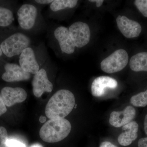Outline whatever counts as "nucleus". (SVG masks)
I'll return each instance as SVG.
<instances>
[{
  "label": "nucleus",
  "mask_w": 147,
  "mask_h": 147,
  "mask_svg": "<svg viewBox=\"0 0 147 147\" xmlns=\"http://www.w3.org/2000/svg\"><path fill=\"white\" fill-rule=\"evenodd\" d=\"M76 48H81L90 42L91 33L89 26L82 21H76L68 28Z\"/></svg>",
  "instance_id": "1a4fd4ad"
},
{
  "label": "nucleus",
  "mask_w": 147,
  "mask_h": 147,
  "mask_svg": "<svg viewBox=\"0 0 147 147\" xmlns=\"http://www.w3.org/2000/svg\"><path fill=\"white\" fill-rule=\"evenodd\" d=\"M3 55V54L2 51L1 47H0V58L2 57Z\"/></svg>",
  "instance_id": "7c9ffc66"
},
{
  "label": "nucleus",
  "mask_w": 147,
  "mask_h": 147,
  "mask_svg": "<svg viewBox=\"0 0 147 147\" xmlns=\"http://www.w3.org/2000/svg\"><path fill=\"white\" fill-rule=\"evenodd\" d=\"M144 129L146 135L147 136V114L145 116L144 122Z\"/></svg>",
  "instance_id": "cd10ccee"
},
{
  "label": "nucleus",
  "mask_w": 147,
  "mask_h": 147,
  "mask_svg": "<svg viewBox=\"0 0 147 147\" xmlns=\"http://www.w3.org/2000/svg\"><path fill=\"white\" fill-rule=\"evenodd\" d=\"M89 1L91 2H95L96 3V6L97 7H100L102 5V3H103V1H101V0H94V1Z\"/></svg>",
  "instance_id": "bb28decb"
},
{
  "label": "nucleus",
  "mask_w": 147,
  "mask_h": 147,
  "mask_svg": "<svg viewBox=\"0 0 147 147\" xmlns=\"http://www.w3.org/2000/svg\"><path fill=\"white\" fill-rule=\"evenodd\" d=\"M14 20L13 11L10 8L0 5V27L10 26Z\"/></svg>",
  "instance_id": "a211bd4d"
},
{
  "label": "nucleus",
  "mask_w": 147,
  "mask_h": 147,
  "mask_svg": "<svg viewBox=\"0 0 147 147\" xmlns=\"http://www.w3.org/2000/svg\"><path fill=\"white\" fill-rule=\"evenodd\" d=\"M78 3L77 0H54L48 5L45 13L46 17L55 20L62 19L63 13L75 8Z\"/></svg>",
  "instance_id": "9d476101"
},
{
  "label": "nucleus",
  "mask_w": 147,
  "mask_h": 147,
  "mask_svg": "<svg viewBox=\"0 0 147 147\" xmlns=\"http://www.w3.org/2000/svg\"><path fill=\"white\" fill-rule=\"evenodd\" d=\"M30 147H43L42 146H41V145L39 144H33Z\"/></svg>",
  "instance_id": "c756f323"
},
{
  "label": "nucleus",
  "mask_w": 147,
  "mask_h": 147,
  "mask_svg": "<svg viewBox=\"0 0 147 147\" xmlns=\"http://www.w3.org/2000/svg\"><path fill=\"white\" fill-rule=\"evenodd\" d=\"M118 82L115 79L108 76H100L94 80L91 86L92 94L95 97H100L105 94L107 89L116 88Z\"/></svg>",
  "instance_id": "2eb2a0df"
},
{
  "label": "nucleus",
  "mask_w": 147,
  "mask_h": 147,
  "mask_svg": "<svg viewBox=\"0 0 147 147\" xmlns=\"http://www.w3.org/2000/svg\"><path fill=\"white\" fill-rule=\"evenodd\" d=\"M116 22L119 30L127 38L137 37L142 32V26L139 23L129 19L125 16L119 15Z\"/></svg>",
  "instance_id": "ddd939ff"
},
{
  "label": "nucleus",
  "mask_w": 147,
  "mask_h": 147,
  "mask_svg": "<svg viewBox=\"0 0 147 147\" xmlns=\"http://www.w3.org/2000/svg\"><path fill=\"white\" fill-rule=\"evenodd\" d=\"M130 102L135 107H146L147 105V90L132 96L130 98Z\"/></svg>",
  "instance_id": "6ab92c4d"
},
{
  "label": "nucleus",
  "mask_w": 147,
  "mask_h": 147,
  "mask_svg": "<svg viewBox=\"0 0 147 147\" xmlns=\"http://www.w3.org/2000/svg\"><path fill=\"white\" fill-rule=\"evenodd\" d=\"M42 8L30 1L19 6L16 11L18 28L31 36L46 31L49 22L41 13Z\"/></svg>",
  "instance_id": "f257e3e1"
},
{
  "label": "nucleus",
  "mask_w": 147,
  "mask_h": 147,
  "mask_svg": "<svg viewBox=\"0 0 147 147\" xmlns=\"http://www.w3.org/2000/svg\"><path fill=\"white\" fill-rule=\"evenodd\" d=\"M39 121L41 123H45L46 121V118L44 116H41L39 118Z\"/></svg>",
  "instance_id": "c85d7f7f"
},
{
  "label": "nucleus",
  "mask_w": 147,
  "mask_h": 147,
  "mask_svg": "<svg viewBox=\"0 0 147 147\" xmlns=\"http://www.w3.org/2000/svg\"><path fill=\"white\" fill-rule=\"evenodd\" d=\"M129 67L133 71H147V52H142L131 57Z\"/></svg>",
  "instance_id": "f3484780"
},
{
  "label": "nucleus",
  "mask_w": 147,
  "mask_h": 147,
  "mask_svg": "<svg viewBox=\"0 0 147 147\" xmlns=\"http://www.w3.org/2000/svg\"><path fill=\"white\" fill-rule=\"evenodd\" d=\"M50 57L45 42L32 44L24 49L18 57V64L24 71L35 74Z\"/></svg>",
  "instance_id": "7ed1b4c3"
},
{
  "label": "nucleus",
  "mask_w": 147,
  "mask_h": 147,
  "mask_svg": "<svg viewBox=\"0 0 147 147\" xmlns=\"http://www.w3.org/2000/svg\"><path fill=\"white\" fill-rule=\"evenodd\" d=\"M8 139L6 129L4 127L0 126V147H6V142Z\"/></svg>",
  "instance_id": "412c9836"
},
{
  "label": "nucleus",
  "mask_w": 147,
  "mask_h": 147,
  "mask_svg": "<svg viewBox=\"0 0 147 147\" xmlns=\"http://www.w3.org/2000/svg\"><path fill=\"white\" fill-rule=\"evenodd\" d=\"M48 45L57 57L71 55L76 47L68 28L54 23H48L47 31Z\"/></svg>",
  "instance_id": "f03ea898"
},
{
  "label": "nucleus",
  "mask_w": 147,
  "mask_h": 147,
  "mask_svg": "<svg viewBox=\"0 0 147 147\" xmlns=\"http://www.w3.org/2000/svg\"><path fill=\"white\" fill-rule=\"evenodd\" d=\"M3 100L7 107L24 102L27 97V92L21 87H5L1 92Z\"/></svg>",
  "instance_id": "f8f14e48"
},
{
  "label": "nucleus",
  "mask_w": 147,
  "mask_h": 147,
  "mask_svg": "<svg viewBox=\"0 0 147 147\" xmlns=\"http://www.w3.org/2000/svg\"><path fill=\"white\" fill-rule=\"evenodd\" d=\"M99 147H118L110 142H105L100 144Z\"/></svg>",
  "instance_id": "a878e982"
},
{
  "label": "nucleus",
  "mask_w": 147,
  "mask_h": 147,
  "mask_svg": "<svg viewBox=\"0 0 147 147\" xmlns=\"http://www.w3.org/2000/svg\"><path fill=\"white\" fill-rule=\"evenodd\" d=\"M134 3L143 16L147 17V0H136Z\"/></svg>",
  "instance_id": "aec40b11"
},
{
  "label": "nucleus",
  "mask_w": 147,
  "mask_h": 147,
  "mask_svg": "<svg viewBox=\"0 0 147 147\" xmlns=\"http://www.w3.org/2000/svg\"><path fill=\"white\" fill-rule=\"evenodd\" d=\"M31 2L43 8L46 5H49L54 0H30Z\"/></svg>",
  "instance_id": "5701e85b"
},
{
  "label": "nucleus",
  "mask_w": 147,
  "mask_h": 147,
  "mask_svg": "<svg viewBox=\"0 0 147 147\" xmlns=\"http://www.w3.org/2000/svg\"><path fill=\"white\" fill-rule=\"evenodd\" d=\"M3 68L5 71L1 78L6 82L12 83L26 81L31 78L32 74L24 71L18 64L5 63Z\"/></svg>",
  "instance_id": "9b49d317"
},
{
  "label": "nucleus",
  "mask_w": 147,
  "mask_h": 147,
  "mask_svg": "<svg viewBox=\"0 0 147 147\" xmlns=\"http://www.w3.org/2000/svg\"><path fill=\"white\" fill-rule=\"evenodd\" d=\"M139 125L137 122L132 121L122 127L123 132L119 135L118 142L121 146H126L131 144L138 137Z\"/></svg>",
  "instance_id": "dca6fc26"
},
{
  "label": "nucleus",
  "mask_w": 147,
  "mask_h": 147,
  "mask_svg": "<svg viewBox=\"0 0 147 147\" xmlns=\"http://www.w3.org/2000/svg\"><path fill=\"white\" fill-rule=\"evenodd\" d=\"M3 38L0 47L3 55L8 58H18L24 49L33 44L31 36L18 28Z\"/></svg>",
  "instance_id": "39448f33"
},
{
  "label": "nucleus",
  "mask_w": 147,
  "mask_h": 147,
  "mask_svg": "<svg viewBox=\"0 0 147 147\" xmlns=\"http://www.w3.org/2000/svg\"><path fill=\"white\" fill-rule=\"evenodd\" d=\"M71 129V123L66 119H51L45 123L40 128V137L44 142L56 143L67 137Z\"/></svg>",
  "instance_id": "423d86ee"
},
{
  "label": "nucleus",
  "mask_w": 147,
  "mask_h": 147,
  "mask_svg": "<svg viewBox=\"0 0 147 147\" xmlns=\"http://www.w3.org/2000/svg\"><path fill=\"white\" fill-rule=\"evenodd\" d=\"M138 146V147H147V137L139 139Z\"/></svg>",
  "instance_id": "393cba45"
},
{
  "label": "nucleus",
  "mask_w": 147,
  "mask_h": 147,
  "mask_svg": "<svg viewBox=\"0 0 147 147\" xmlns=\"http://www.w3.org/2000/svg\"><path fill=\"white\" fill-rule=\"evenodd\" d=\"M6 147H26L24 143L14 139H8L6 142Z\"/></svg>",
  "instance_id": "4be33fe9"
},
{
  "label": "nucleus",
  "mask_w": 147,
  "mask_h": 147,
  "mask_svg": "<svg viewBox=\"0 0 147 147\" xmlns=\"http://www.w3.org/2000/svg\"><path fill=\"white\" fill-rule=\"evenodd\" d=\"M135 109L131 106H128L121 111H113L110 114L109 123L112 126L119 127L124 126L135 117Z\"/></svg>",
  "instance_id": "4468645a"
},
{
  "label": "nucleus",
  "mask_w": 147,
  "mask_h": 147,
  "mask_svg": "<svg viewBox=\"0 0 147 147\" xmlns=\"http://www.w3.org/2000/svg\"><path fill=\"white\" fill-rule=\"evenodd\" d=\"M75 105V96L71 91L59 90L49 99L45 107V114L50 119L64 118L71 113Z\"/></svg>",
  "instance_id": "20e7f679"
},
{
  "label": "nucleus",
  "mask_w": 147,
  "mask_h": 147,
  "mask_svg": "<svg viewBox=\"0 0 147 147\" xmlns=\"http://www.w3.org/2000/svg\"><path fill=\"white\" fill-rule=\"evenodd\" d=\"M128 58V54L125 50H116L102 61L100 63L101 69L108 74L120 71L127 65Z\"/></svg>",
  "instance_id": "6e6552de"
},
{
  "label": "nucleus",
  "mask_w": 147,
  "mask_h": 147,
  "mask_svg": "<svg viewBox=\"0 0 147 147\" xmlns=\"http://www.w3.org/2000/svg\"><path fill=\"white\" fill-rule=\"evenodd\" d=\"M56 64L50 57L41 68L34 74L32 81L33 92L36 97H41L44 93L53 91L54 85L50 80L49 74Z\"/></svg>",
  "instance_id": "0eeeda50"
},
{
  "label": "nucleus",
  "mask_w": 147,
  "mask_h": 147,
  "mask_svg": "<svg viewBox=\"0 0 147 147\" xmlns=\"http://www.w3.org/2000/svg\"><path fill=\"white\" fill-rule=\"evenodd\" d=\"M6 106L3 100L1 95L0 93V116L3 115L7 112Z\"/></svg>",
  "instance_id": "b1692460"
}]
</instances>
